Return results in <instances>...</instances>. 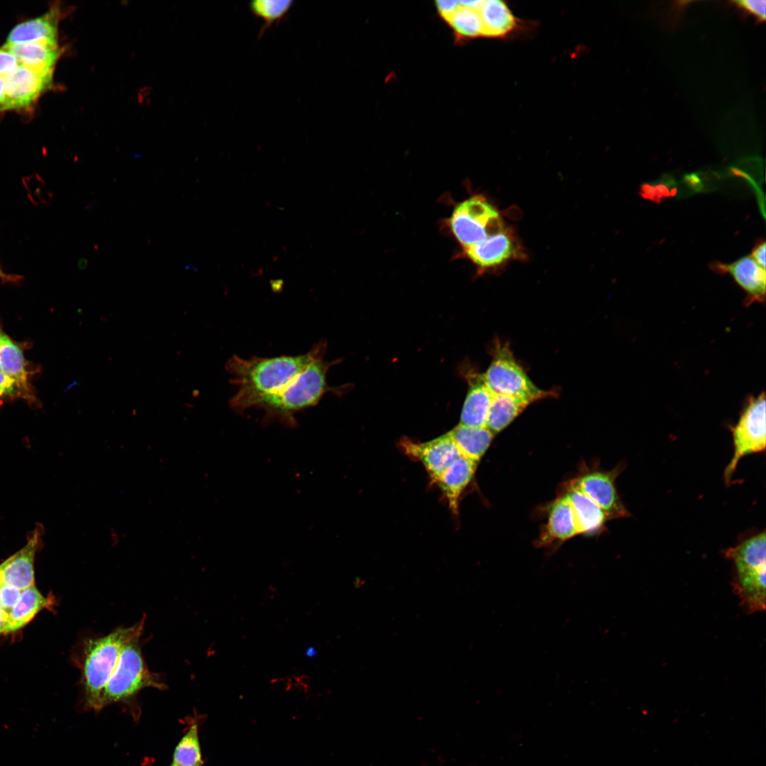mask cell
Wrapping results in <instances>:
<instances>
[{
    "label": "cell",
    "mask_w": 766,
    "mask_h": 766,
    "mask_svg": "<svg viewBox=\"0 0 766 766\" xmlns=\"http://www.w3.org/2000/svg\"><path fill=\"white\" fill-rule=\"evenodd\" d=\"M0 371L13 379L23 391L25 399L33 402L35 396L29 382L26 362L21 347L0 326Z\"/></svg>",
    "instance_id": "cell-17"
},
{
    "label": "cell",
    "mask_w": 766,
    "mask_h": 766,
    "mask_svg": "<svg viewBox=\"0 0 766 766\" xmlns=\"http://www.w3.org/2000/svg\"><path fill=\"white\" fill-rule=\"evenodd\" d=\"M435 6L438 14L445 21L458 8L459 1H436Z\"/></svg>",
    "instance_id": "cell-31"
},
{
    "label": "cell",
    "mask_w": 766,
    "mask_h": 766,
    "mask_svg": "<svg viewBox=\"0 0 766 766\" xmlns=\"http://www.w3.org/2000/svg\"><path fill=\"white\" fill-rule=\"evenodd\" d=\"M736 567L735 590L750 613L765 608V533H758L726 551Z\"/></svg>",
    "instance_id": "cell-4"
},
{
    "label": "cell",
    "mask_w": 766,
    "mask_h": 766,
    "mask_svg": "<svg viewBox=\"0 0 766 766\" xmlns=\"http://www.w3.org/2000/svg\"><path fill=\"white\" fill-rule=\"evenodd\" d=\"M18 397L25 399L24 394L18 384L0 371V404L5 400Z\"/></svg>",
    "instance_id": "cell-28"
},
{
    "label": "cell",
    "mask_w": 766,
    "mask_h": 766,
    "mask_svg": "<svg viewBox=\"0 0 766 766\" xmlns=\"http://www.w3.org/2000/svg\"><path fill=\"white\" fill-rule=\"evenodd\" d=\"M292 4V0H254L250 2V11L264 21L259 33L260 37L273 23L282 20Z\"/></svg>",
    "instance_id": "cell-26"
},
{
    "label": "cell",
    "mask_w": 766,
    "mask_h": 766,
    "mask_svg": "<svg viewBox=\"0 0 766 766\" xmlns=\"http://www.w3.org/2000/svg\"><path fill=\"white\" fill-rule=\"evenodd\" d=\"M194 766H201V763H200V764H198V765H194Z\"/></svg>",
    "instance_id": "cell-36"
},
{
    "label": "cell",
    "mask_w": 766,
    "mask_h": 766,
    "mask_svg": "<svg viewBox=\"0 0 766 766\" xmlns=\"http://www.w3.org/2000/svg\"><path fill=\"white\" fill-rule=\"evenodd\" d=\"M5 101V86L4 78L0 76V112L2 111Z\"/></svg>",
    "instance_id": "cell-33"
},
{
    "label": "cell",
    "mask_w": 766,
    "mask_h": 766,
    "mask_svg": "<svg viewBox=\"0 0 766 766\" xmlns=\"http://www.w3.org/2000/svg\"><path fill=\"white\" fill-rule=\"evenodd\" d=\"M734 3L756 16L759 20L765 21L766 7L765 0H742L736 1Z\"/></svg>",
    "instance_id": "cell-30"
},
{
    "label": "cell",
    "mask_w": 766,
    "mask_h": 766,
    "mask_svg": "<svg viewBox=\"0 0 766 766\" xmlns=\"http://www.w3.org/2000/svg\"><path fill=\"white\" fill-rule=\"evenodd\" d=\"M619 470L592 471L572 482L578 489L596 503L609 518L630 515L621 501L615 487V478Z\"/></svg>",
    "instance_id": "cell-12"
},
{
    "label": "cell",
    "mask_w": 766,
    "mask_h": 766,
    "mask_svg": "<svg viewBox=\"0 0 766 766\" xmlns=\"http://www.w3.org/2000/svg\"><path fill=\"white\" fill-rule=\"evenodd\" d=\"M530 404V401L505 394H494L489 409L485 427L493 434L507 427Z\"/></svg>",
    "instance_id": "cell-23"
},
{
    "label": "cell",
    "mask_w": 766,
    "mask_h": 766,
    "mask_svg": "<svg viewBox=\"0 0 766 766\" xmlns=\"http://www.w3.org/2000/svg\"><path fill=\"white\" fill-rule=\"evenodd\" d=\"M464 251L481 270L496 268L525 256L515 233L506 226L485 240L464 248Z\"/></svg>",
    "instance_id": "cell-10"
},
{
    "label": "cell",
    "mask_w": 766,
    "mask_h": 766,
    "mask_svg": "<svg viewBox=\"0 0 766 766\" xmlns=\"http://www.w3.org/2000/svg\"><path fill=\"white\" fill-rule=\"evenodd\" d=\"M53 72L34 70L23 65L4 78L5 101L2 111L30 107L52 83Z\"/></svg>",
    "instance_id": "cell-9"
},
{
    "label": "cell",
    "mask_w": 766,
    "mask_h": 766,
    "mask_svg": "<svg viewBox=\"0 0 766 766\" xmlns=\"http://www.w3.org/2000/svg\"><path fill=\"white\" fill-rule=\"evenodd\" d=\"M449 223L464 248L485 240L505 226L499 211L482 195L473 196L456 206Z\"/></svg>",
    "instance_id": "cell-7"
},
{
    "label": "cell",
    "mask_w": 766,
    "mask_h": 766,
    "mask_svg": "<svg viewBox=\"0 0 766 766\" xmlns=\"http://www.w3.org/2000/svg\"><path fill=\"white\" fill-rule=\"evenodd\" d=\"M171 766H175V765L172 764Z\"/></svg>",
    "instance_id": "cell-37"
},
{
    "label": "cell",
    "mask_w": 766,
    "mask_h": 766,
    "mask_svg": "<svg viewBox=\"0 0 766 766\" xmlns=\"http://www.w3.org/2000/svg\"><path fill=\"white\" fill-rule=\"evenodd\" d=\"M716 268L730 273L736 282L747 292L750 301H763L765 297V269L760 267L751 255L741 257L731 264H717Z\"/></svg>",
    "instance_id": "cell-16"
},
{
    "label": "cell",
    "mask_w": 766,
    "mask_h": 766,
    "mask_svg": "<svg viewBox=\"0 0 766 766\" xmlns=\"http://www.w3.org/2000/svg\"><path fill=\"white\" fill-rule=\"evenodd\" d=\"M565 495L572 509L579 534H594L601 529L609 518L596 503L572 483Z\"/></svg>",
    "instance_id": "cell-19"
},
{
    "label": "cell",
    "mask_w": 766,
    "mask_h": 766,
    "mask_svg": "<svg viewBox=\"0 0 766 766\" xmlns=\"http://www.w3.org/2000/svg\"><path fill=\"white\" fill-rule=\"evenodd\" d=\"M140 637L133 638L122 648L115 669L103 691L102 708L110 704L128 701L145 687L165 688L159 676L148 670L142 655Z\"/></svg>",
    "instance_id": "cell-5"
},
{
    "label": "cell",
    "mask_w": 766,
    "mask_h": 766,
    "mask_svg": "<svg viewBox=\"0 0 766 766\" xmlns=\"http://www.w3.org/2000/svg\"><path fill=\"white\" fill-rule=\"evenodd\" d=\"M579 534L572 509L564 494L557 499L550 507L546 535L549 540L564 541Z\"/></svg>",
    "instance_id": "cell-24"
},
{
    "label": "cell",
    "mask_w": 766,
    "mask_h": 766,
    "mask_svg": "<svg viewBox=\"0 0 766 766\" xmlns=\"http://www.w3.org/2000/svg\"><path fill=\"white\" fill-rule=\"evenodd\" d=\"M316 654V651L313 648H309L306 650V655L309 657H313Z\"/></svg>",
    "instance_id": "cell-35"
},
{
    "label": "cell",
    "mask_w": 766,
    "mask_h": 766,
    "mask_svg": "<svg viewBox=\"0 0 766 766\" xmlns=\"http://www.w3.org/2000/svg\"><path fill=\"white\" fill-rule=\"evenodd\" d=\"M60 12L58 6H52L40 16L17 24L9 33L6 44L36 43L58 45Z\"/></svg>",
    "instance_id": "cell-13"
},
{
    "label": "cell",
    "mask_w": 766,
    "mask_h": 766,
    "mask_svg": "<svg viewBox=\"0 0 766 766\" xmlns=\"http://www.w3.org/2000/svg\"><path fill=\"white\" fill-rule=\"evenodd\" d=\"M52 601L50 598L45 597L35 586L24 590L10 615L9 633L18 631L28 624L40 611L50 606Z\"/></svg>",
    "instance_id": "cell-25"
},
{
    "label": "cell",
    "mask_w": 766,
    "mask_h": 766,
    "mask_svg": "<svg viewBox=\"0 0 766 766\" xmlns=\"http://www.w3.org/2000/svg\"><path fill=\"white\" fill-rule=\"evenodd\" d=\"M399 446L406 455L423 464L433 482L461 456L450 432L424 443L403 438Z\"/></svg>",
    "instance_id": "cell-11"
},
{
    "label": "cell",
    "mask_w": 766,
    "mask_h": 766,
    "mask_svg": "<svg viewBox=\"0 0 766 766\" xmlns=\"http://www.w3.org/2000/svg\"><path fill=\"white\" fill-rule=\"evenodd\" d=\"M765 396L762 392L752 397L743 411L736 425L732 428L734 453L724 470L725 482H731L741 457L764 451L766 444Z\"/></svg>",
    "instance_id": "cell-8"
},
{
    "label": "cell",
    "mask_w": 766,
    "mask_h": 766,
    "mask_svg": "<svg viewBox=\"0 0 766 766\" xmlns=\"http://www.w3.org/2000/svg\"><path fill=\"white\" fill-rule=\"evenodd\" d=\"M200 763H201V753L197 725L193 724L175 748L173 755V765L175 766H194Z\"/></svg>",
    "instance_id": "cell-27"
},
{
    "label": "cell",
    "mask_w": 766,
    "mask_h": 766,
    "mask_svg": "<svg viewBox=\"0 0 766 766\" xmlns=\"http://www.w3.org/2000/svg\"><path fill=\"white\" fill-rule=\"evenodd\" d=\"M477 464L460 456L434 481L446 497L450 511L457 515L460 496L470 483Z\"/></svg>",
    "instance_id": "cell-18"
},
{
    "label": "cell",
    "mask_w": 766,
    "mask_h": 766,
    "mask_svg": "<svg viewBox=\"0 0 766 766\" xmlns=\"http://www.w3.org/2000/svg\"><path fill=\"white\" fill-rule=\"evenodd\" d=\"M479 13L483 26L482 37L504 39L516 34L521 28V21L504 1H481Z\"/></svg>",
    "instance_id": "cell-15"
},
{
    "label": "cell",
    "mask_w": 766,
    "mask_h": 766,
    "mask_svg": "<svg viewBox=\"0 0 766 766\" xmlns=\"http://www.w3.org/2000/svg\"><path fill=\"white\" fill-rule=\"evenodd\" d=\"M18 59L19 63L43 72H53L62 50L59 45L43 43L4 44Z\"/></svg>",
    "instance_id": "cell-20"
},
{
    "label": "cell",
    "mask_w": 766,
    "mask_h": 766,
    "mask_svg": "<svg viewBox=\"0 0 766 766\" xmlns=\"http://www.w3.org/2000/svg\"><path fill=\"white\" fill-rule=\"evenodd\" d=\"M450 433L460 455L477 464L494 436L486 427H470L460 423Z\"/></svg>",
    "instance_id": "cell-21"
},
{
    "label": "cell",
    "mask_w": 766,
    "mask_h": 766,
    "mask_svg": "<svg viewBox=\"0 0 766 766\" xmlns=\"http://www.w3.org/2000/svg\"><path fill=\"white\" fill-rule=\"evenodd\" d=\"M326 342L321 340L305 354L243 359L233 355L226 364L231 381L237 387L229 405L236 413L257 407L268 396L292 382L309 365L323 357Z\"/></svg>",
    "instance_id": "cell-1"
},
{
    "label": "cell",
    "mask_w": 766,
    "mask_h": 766,
    "mask_svg": "<svg viewBox=\"0 0 766 766\" xmlns=\"http://www.w3.org/2000/svg\"><path fill=\"white\" fill-rule=\"evenodd\" d=\"M765 242L758 244L753 251L752 257L757 263L765 269Z\"/></svg>",
    "instance_id": "cell-32"
},
{
    "label": "cell",
    "mask_w": 766,
    "mask_h": 766,
    "mask_svg": "<svg viewBox=\"0 0 766 766\" xmlns=\"http://www.w3.org/2000/svg\"><path fill=\"white\" fill-rule=\"evenodd\" d=\"M465 376L468 390L460 424L470 427H485L494 394L486 384L482 374L469 370Z\"/></svg>",
    "instance_id": "cell-14"
},
{
    "label": "cell",
    "mask_w": 766,
    "mask_h": 766,
    "mask_svg": "<svg viewBox=\"0 0 766 766\" xmlns=\"http://www.w3.org/2000/svg\"><path fill=\"white\" fill-rule=\"evenodd\" d=\"M0 279L5 281H13L18 279V277L16 276L6 274L0 267Z\"/></svg>",
    "instance_id": "cell-34"
},
{
    "label": "cell",
    "mask_w": 766,
    "mask_h": 766,
    "mask_svg": "<svg viewBox=\"0 0 766 766\" xmlns=\"http://www.w3.org/2000/svg\"><path fill=\"white\" fill-rule=\"evenodd\" d=\"M20 65L16 57L4 46L0 48V76L5 77L12 74Z\"/></svg>",
    "instance_id": "cell-29"
},
{
    "label": "cell",
    "mask_w": 766,
    "mask_h": 766,
    "mask_svg": "<svg viewBox=\"0 0 766 766\" xmlns=\"http://www.w3.org/2000/svg\"><path fill=\"white\" fill-rule=\"evenodd\" d=\"M145 618L135 625L118 628L110 633L86 640L82 650L80 668L85 705L95 711L102 709L104 687L117 664L123 646L140 636Z\"/></svg>",
    "instance_id": "cell-2"
},
{
    "label": "cell",
    "mask_w": 766,
    "mask_h": 766,
    "mask_svg": "<svg viewBox=\"0 0 766 766\" xmlns=\"http://www.w3.org/2000/svg\"><path fill=\"white\" fill-rule=\"evenodd\" d=\"M480 4L481 0L460 1L456 11L445 20L458 39L471 40L482 37Z\"/></svg>",
    "instance_id": "cell-22"
},
{
    "label": "cell",
    "mask_w": 766,
    "mask_h": 766,
    "mask_svg": "<svg viewBox=\"0 0 766 766\" xmlns=\"http://www.w3.org/2000/svg\"><path fill=\"white\" fill-rule=\"evenodd\" d=\"M492 360L484 379L494 394H505L533 403L555 396V392L538 388L517 362L508 343L495 340Z\"/></svg>",
    "instance_id": "cell-6"
},
{
    "label": "cell",
    "mask_w": 766,
    "mask_h": 766,
    "mask_svg": "<svg viewBox=\"0 0 766 766\" xmlns=\"http://www.w3.org/2000/svg\"><path fill=\"white\" fill-rule=\"evenodd\" d=\"M334 362L316 360L279 392L268 396L257 408L262 409L265 423L279 422L289 427L296 425L295 415L316 405L329 392L326 376Z\"/></svg>",
    "instance_id": "cell-3"
}]
</instances>
